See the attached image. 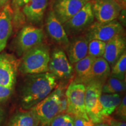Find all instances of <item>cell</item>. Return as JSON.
<instances>
[{
    "mask_svg": "<svg viewBox=\"0 0 126 126\" xmlns=\"http://www.w3.org/2000/svg\"><path fill=\"white\" fill-rule=\"evenodd\" d=\"M13 4L16 7H22L29 0H12Z\"/></svg>",
    "mask_w": 126,
    "mask_h": 126,
    "instance_id": "31",
    "label": "cell"
},
{
    "mask_svg": "<svg viewBox=\"0 0 126 126\" xmlns=\"http://www.w3.org/2000/svg\"><path fill=\"white\" fill-rule=\"evenodd\" d=\"M115 1H116L119 3V2H122V0H115Z\"/></svg>",
    "mask_w": 126,
    "mask_h": 126,
    "instance_id": "36",
    "label": "cell"
},
{
    "mask_svg": "<svg viewBox=\"0 0 126 126\" xmlns=\"http://www.w3.org/2000/svg\"><path fill=\"white\" fill-rule=\"evenodd\" d=\"M85 1H90V0H85Z\"/></svg>",
    "mask_w": 126,
    "mask_h": 126,
    "instance_id": "37",
    "label": "cell"
},
{
    "mask_svg": "<svg viewBox=\"0 0 126 126\" xmlns=\"http://www.w3.org/2000/svg\"><path fill=\"white\" fill-rule=\"evenodd\" d=\"M96 58L87 55L75 64L74 69L78 79L82 82L88 81L90 76L93 63Z\"/></svg>",
    "mask_w": 126,
    "mask_h": 126,
    "instance_id": "21",
    "label": "cell"
},
{
    "mask_svg": "<svg viewBox=\"0 0 126 126\" xmlns=\"http://www.w3.org/2000/svg\"><path fill=\"white\" fill-rule=\"evenodd\" d=\"M110 126L109 124L107 123H97L95 124V126Z\"/></svg>",
    "mask_w": 126,
    "mask_h": 126,
    "instance_id": "34",
    "label": "cell"
},
{
    "mask_svg": "<svg viewBox=\"0 0 126 126\" xmlns=\"http://www.w3.org/2000/svg\"><path fill=\"white\" fill-rule=\"evenodd\" d=\"M19 63L12 55L0 53V84L14 88Z\"/></svg>",
    "mask_w": 126,
    "mask_h": 126,
    "instance_id": "10",
    "label": "cell"
},
{
    "mask_svg": "<svg viewBox=\"0 0 126 126\" xmlns=\"http://www.w3.org/2000/svg\"><path fill=\"white\" fill-rule=\"evenodd\" d=\"M63 92L58 88L30 109L39 120L42 126H49L53 118L60 113V96Z\"/></svg>",
    "mask_w": 126,
    "mask_h": 126,
    "instance_id": "3",
    "label": "cell"
},
{
    "mask_svg": "<svg viewBox=\"0 0 126 126\" xmlns=\"http://www.w3.org/2000/svg\"><path fill=\"white\" fill-rule=\"evenodd\" d=\"M87 2L85 0H56L53 12L60 21L64 24Z\"/></svg>",
    "mask_w": 126,
    "mask_h": 126,
    "instance_id": "12",
    "label": "cell"
},
{
    "mask_svg": "<svg viewBox=\"0 0 126 126\" xmlns=\"http://www.w3.org/2000/svg\"><path fill=\"white\" fill-rule=\"evenodd\" d=\"M49 126H75L74 117L68 113H60L53 118Z\"/></svg>",
    "mask_w": 126,
    "mask_h": 126,
    "instance_id": "25",
    "label": "cell"
},
{
    "mask_svg": "<svg viewBox=\"0 0 126 126\" xmlns=\"http://www.w3.org/2000/svg\"><path fill=\"white\" fill-rule=\"evenodd\" d=\"M9 0H0V8L4 7L5 5L7 4Z\"/></svg>",
    "mask_w": 126,
    "mask_h": 126,
    "instance_id": "32",
    "label": "cell"
},
{
    "mask_svg": "<svg viewBox=\"0 0 126 126\" xmlns=\"http://www.w3.org/2000/svg\"><path fill=\"white\" fill-rule=\"evenodd\" d=\"M94 18L92 4L88 1L76 14L64 23V25L69 32L71 33H75L89 27L94 22Z\"/></svg>",
    "mask_w": 126,
    "mask_h": 126,
    "instance_id": "11",
    "label": "cell"
},
{
    "mask_svg": "<svg viewBox=\"0 0 126 126\" xmlns=\"http://www.w3.org/2000/svg\"><path fill=\"white\" fill-rule=\"evenodd\" d=\"M14 88L7 87L0 84V102L7 100L11 95Z\"/></svg>",
    "mask_w": 126,
    "mask_h": 126,
    "instance_id": "27",
    "label": "cell"
},
{
    "mask_svg": "<svg viewBox=\"0 0 126 126\" xmlns=\"http://www.w3.org/2000/svg\"><path fill=\"white\" fill-rule=\"evenodd\" d=\"M39 121L31 110L19 111L11 118L7 126H39Z\"/></svg>",
    "mask_w": 126,
    "mask_h": 126,
    "instance_id": "20",
    "label": "cell"
},
{
    "mask_svg": "<svg viewBox=\"0 0 126 126\" xmlns=\"http://www.w3.org/2000/svg\"><path fill=\"white\" fill-rule=\"evenodd\" d=\"M48 0H29L23 7V12L28 20L40 22L48 5Z\"/></svg>",
    "mask_w": 126,
    "mask_h": 126,
    "instance_id": "17",
    "label": "cell"
},
{
    "mask_svg": "<svg viewBox=\"0 0 126 126\" xmlns=\"http://www.w3.org/2000/svg\"><path fill=\"white\" fill-rule=\"evenodd\" d=\"M122 99V96L119 94L102 93L99 100L101 105V114L103 119L109 117L114 112L120 103Z\"/></svg>",
    "mask_w": 126,
    "mask_h": 126,
    "instance_id": "18",
    "label": "cell"
},
{
    "mask_svg": "<svg viewBox=\"0 0 126 126\" xmlns=\"http://www.w3.org/2000/svg\"><path fill=\"white\" fill-rule=\"evenodd\" d=\"M126 39L123 34L114 36L106 43L105 50L102 56L110 67H112L116 61L126 51Z\"/></svg>",
    "mask_w": 126,
    "mask_h": 126,
    "instance_id": "14",
    "label": "cell"
},
{
    "mask_svg": "<svg viewBox=\"0 0 126 126\" xmlns=\"http://www.w3.org/2000/svg\"><path fill=\"white\" fill-rule=\"evenodd\" d=\"M67 100L65 94L62 92L60 96V113H67Z\"/></svg>",
    "mask_w": 126,
    "mask_h": 126,
    "instance_id": "30",
    "label": "cell"
},
{
    "mask_svg": "<svg viewBox=\"0 0 126 126\" xmlns=\"http://www.w3.org/2000/svg\"><path fill=\"white\" fill-rule=\"evenodd\" d=\"M116 114L119 116L120 117L122 118L123 120H126V95L122 99L120 103L116 109Z\"/></svg>",
    "mask_w": 126,
    "mask_h": 126,
    "instance_id": "26",
    "label": "cell"
},
{
    "mask_svg": "<svg viewBox=\"0 0 126 126\" xmlns=\"http://www.w3.org/2000/svg\"><path fill=\"white\" fill-rule=\"evenodd\" d=\"M103 122L107 123L110 126H126L125 122L113 119L112 118H110V116L104 118Z\"/></svg>",
    "mask_w": 126,
    "mask_h": 126,
    "instance_id": "29",
    "label": "cell"
},
{
    "mask_svg": "<svg viewBox=\"0 0 126 126\" xmlns=\"http://www.w3.org/2000/svg\"><path fill=\"white\" fill-rule=\"evenodd\" d=\"M3 120V112L2 110L0 109V126L1 125V123H2Z\"/></svg>",
    "mask_w": 126,
    "mask_h": 126,
    "instance_id": "33",
    "label": "cell"
},
{
    "mask_svg": "<svg viewBox=\"0 0 126 126\" xmlns=\"http://www.w3.org/2000/svg\"><path fill=\"white\" fill-rule=\"evenodd\" d=\"M89 41L85 36H81L75 38L68 46V59L71 64L78 61L88 55Z\"/></svg>",
    "mask_w": 126,
    "mask_h": 126,
    "instance_id": "16",
    "label": "cell"
},
{
    "mask_svg": "<svg viewBox=\"0 0 126 126\" xmlns=\"http://www.w3.org/2000/svg\"><path fill=\"white\" fill-rule=\"evenodd\" d=\"M106 42L99 40L89 41L88 48V55L94 58L103 56L105 52Z\"/></svg>",
    "mask_w": 126,
    "mask_h": 126,
    "instance_id": "24",
    "label": "cell"
},
{
    "mask_svg": "<svg viewBox=\"0 0 126 126\" xmlns=\"http://www.w3.org/2000/svg\"><path fill=\"white\" fill-rule=\"evenodd\" d=\"M57 85V77L50 72L28 75L20 92L22 107L29 110L51 94Z\"/></svg>",
    "mask_w": 126,
    "mask_h": 126,
    "instance_id": "1",
    "label": "cell"
},
{
    "mask_svg": "<svg viewBox=\"0 0 126 126\" xmlns=\"http://www.w3.org/2000/svg\"><path fill=\"white\" fill-rule=\"evenodd\" d=\"M126 0H122V2H123V4H126Z\"/></svg>",
    "mask_w": 126,
    "mask_h": 126,
    "instance_id": "35",
    "label": "cell"
},
{
    "mask_svg": "<svg viewBox=\"0 0 126 126\" xmlns=\"http://www.w3.org/2000/svg\"><path fill=\"white\" fill-rule=\"evenodd\" d=\"M110 70L111 68L106 60L102 57L96 58L93 63L90 76L87 82L99 81L104 82L103 80L110 75Z\"/></svg>",
    "mask_w": 126,
    "mask_h": 126,
    "instance_id": "19",
    "label": "cell"
},
{
    "mask_svg": "<svg viewBox=\"0 0 126 126\" xmlns=\"http://www.w3.org/2000/svg\"><path fill=\"white\" fill-rule=\"evenodd\" d=\"M122 7L115 0H96L92 5L94 18L100 23L116 20L120 14Z\"/></svg>",
    "mask_w": 126,
    "mask_h": 126,
    "instance_id": "8",
    "label": "cell"
},
{
    "mask_svg": "<svg viewBox=\"0 0 126 126\" xmlns=\"http://www.w3.org/2000/svg\"><path fill=\"white\" fill-rule=\"evenodd\" d=\"M65 95L67 100V113L74 117L90 119L86 111L85 95V85L84 83L73 82L68 86Z\"/></svg>",
    "mask_w": 126,
    "mask_h": 126,
    "instance_id": "4",
    "label": "cell"
},
{
    "mask_svg": "<svg viewBox=\"0 0 126 126\" xmlns=\"http://www.w3.org/2000/svg\"><path fill=\"white\" fill-rule=\"evenodd\" d=\"M49 48L42 43L24 53L19 63V70L23 74H37L48 72Z\"/></svg>",
    "mask_w": 126,
    "mask_h": 126,
    "instance_id": "2",
    "label": "cell"
},
{
    "mask_svg": "<svg viewBox=\"0 0 126 126\" xmlns=\"http://www.w3.org/2000/svg\"><path fill=\"white\" fill-rule=\"evenodd\" d=\"M126 71V51L116 61L110 70V76L116 77L120 79L125 80Z\"/></svg>",
    "mask_w": 126,
    "mask_h": 126,
    "instance_id": "23",
    "label": "cell"
},
{
    "mask_svg": "<svg viewBox=\"0 0 126 126\" xmlns=\"http://www.w3.org/2000/svg\"><path fill=\"white\" fill-rule=\"evenodd\" d=\"M46 29L50 37L56 43L62 46H68L70 41L67 32L53 11H50L47 16Z\"/></svg>",
    "mask_w": 126,
    "mask_h": 126,
    "instance_id": "13",
    "label": "cell"
},
{
    "mask_svg": "<svg viewBox=\"0 0 126 126\" xmlns=\"http://www.w3.org/2000/svg\"><path fill=\"white\" fill-rule=\"evenodd\" d=\"M13 11L9 4L0 12V53L5 49L13 29Z\"/></svg>",
    "mask_w": 126,
    "mask_h": 126,
    "instance_id": "15",
    "label": "cell"
},
{
    "mask_svg": "<svg viewBox=\"0 0 126 126\" xmlns=\"http://www.w3.org/2000/svg\"><path fill=\"white\" fill-rule=\"evenodd\" d=\"M126 88L125 80L120 79L116 77L110 76L102 85V93L120 94L125 91Z\"/></svg>",
    "mask_w": 126,
    "mask_h": 126,
    "instance_id": "22",
    "label": "cell"
},
{
    "mask_svg": "<svg viewBox=\"0 0 126 126\" xmlns=\"http://www.w3.org/2000/svg\"><path fill=\"white\" fill-rule=\"evenodd\" d=\"M43 29L28 25L19 33L16 40V49L19 56L23 55L29 50L42 43L44 40Z\"/></svg>",
    "mask_w": 126,
    "mask_h": 126,
    "instance_id": "6",
    "label": "cell"
},
{
    "mask_svg": "<svg viewBox=\"0 0 126 126\" xmlns=\"http://www.w3.org/2000/svg\"><path fill=\"white\" fill-rule=\"evenodd\" d=\"M103 83V82L99 81H90L86 82L85 95L86 111L88 117L94 124L100 123L103 120L99 100Z\"/></svg>",
    "mask_w": 126,
    "mask_h": 126,
    "instance_id": "5",
    "label": "cell"
},
{
    "mask_svg": "<svg viewBox=\"0 0 126 126\" xmlns=\"http://www.w3.org/2000/svg\"><path fill=\"white\" fill-rule=\"evenodd\" d=\"M123 33V27L117 20L108 23L96 22L89 26L85 37L88 41L99 40L107 42L114 36Z\"/></svg>",
    "mask_w": 126,
    "mask_h": 126,
    "instance_id": "7",
    "label": "cell"
},
{
    "mask_svg": "<svg viewBox=\"0 0 126 126\" xmlns=\"http://www.w3.org/2000/svg\"><path fill=\"white\" fill-rule=\"evenodd\" d=\"M48 72L59 78L67 79L72 76L74 68L63 50L57 48L52 52L48 63Z\"/></svg>",
    "mask_w": 126,
    "mask_h": 126,
    "instance_id": "9",
    "label": "cell"
},
{
    "mask_svg": "<svg viewBox=\"0 0 126 126\" xmlns=\"http://www.w3.org/2000/svg\"><path fill=\"white\" fill-rule=\"evenodd\" d=\"M74 117L75 126H94L95 124L91 119H85L84 118Z\"/></svg>",
    "mask_w": 126,
    "mask_h": 126,
    "instance_id": "28",
    "label": "cell"
}]
</instances>
